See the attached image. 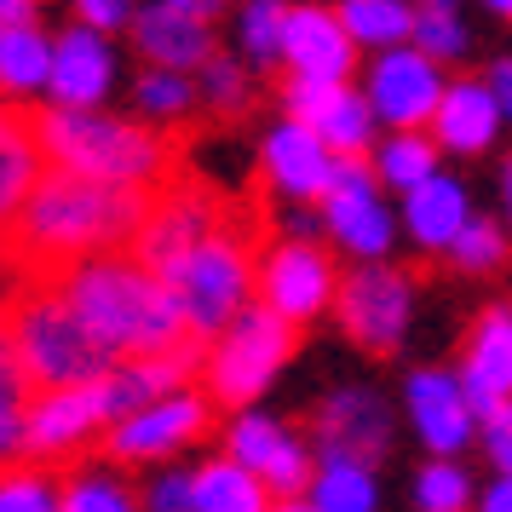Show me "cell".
I'll use <instances>...</instances> for the list:
<instances>
[{"label": "cell", "instance_id": "17", "mask_svg": "<svg viewBox=\"0 0 512 512\" xmlns=\"http://www.w3.org/2000/svg\"><path fill=\"white\" fill-rule=\"evenodd\" d=\"M282 64L311 81H346L357 70V35L346 29L340 6H288Z\"/></svg>", "mask_w": 512, "mask_h": 512}, {"label": "cell", "instance_id": "41", "mask_svg": "<svg viewBox=\"0 0 512 512\" xmlns=\"http://www.w3.org/2000/svg\"><path fill=\"white\" fill-rule=\"evenodd\" d=\"M484 455L501 466V472H512V397L495 403L484 415Z\"/></svg>", "mask_w": 512, "mask_h": 512}, {"label": "cell", "instance_id": "24", "mask_svg": "<svg viewBox=\"0 0 512 512\" xmlns=\"http://www.w3.org/2000/svg\"><path fill=\"white\" fill-rule=\"evenodd\" d=\"M466 219H472L466 213V190L455 179H443V173L420 179L409 190V202H403V225H409V236L426 254H449V242L466 231Z\"/></svg>", "mask_w": 512, "mask_h": 512}, {"label": "cell", "instance_id": "48", "mask_svg": "<svg viewBox=\"0 0 512 512\" xmlns=\"http://www.w3.org/2000/svg\"><path fill=\"white\" fill-rule=\"evenodd\" d=\"M501 196H507V225H512V156H507V167H501Z\"/></svg>", "mask_w": 512, "mask_h": 512}, {"label": "cell", "instance_id": "2", "mask_svg": "<svg viewBox=\"0 0 512 512\" xmlns=\"http://www.w3.org/2000/svg\"><path fill=\"white\" fill-rule=\"evenodd\" d=\"M52 282L64 288V300L87 317V328L116 357H156V351L196 346V328H190L179 294L133 248L81 259V265H70L64 277H52Z\"/></svg>", "mask_w": 512, "mask_h": 512}, {"label": "cell", "instance_id": "46", "mask_svg": "<svg viewBox=\"0 0 512 512\" xmlns=\"http://www.w3.org/2000/svg\"><path fill=\"white\" fill-rule=\"evenodd\" d=\"M162 6H179V12H190V18H219V12H225V0H162Z\"/></svg>", "mask_w": 512, "mask_h": 512}, {"label": "cell", "instance_id": "32", "mask_svg": "<svg viewBox=\"0 0 512 512\" xmlns=\"http://www.w3.org/2000/svg\"><path fill=\"white\" fill-rule=\"evenodd\" d=\"M512 254V236L495 225V219H466V231L449 242V265L466 271V277H484V271H501Z\"/></svg>", "mask_w": 512, "mask_h": 512}, {"label": "cell", "instance_id": "6", "mask_svg": "<svg viewBox=\"0 0 512 512\" xmlns=\"http://www.w3.org/2000/svg\"><path fill=\"white\" fill-rule=\"evenodd\" d=\"M300 346V323L277 317L271 305H242L231 317V328H219L208 340V363H202V380H208V397L219 409H248L277 369L294 357Z\"/></svg>", "mask_w": 512, "mask_h": 512}, {"label": "cell", "instance_id": "39", "mask_svg": "<svg viewBox=\"0 0 512 512\" xmlns=\"http://www.w3.org/2000/svg\"><path fill=\"white\" fill-rule=\"evenodd\" d=\"M420 52H432V58H461L466 52V29L455 18V6H426L415 12V35H409Z\"/></svg>", "mask_w": 512, "mask_h": 512}, {"label": "cell", "instance_id": "10", "mask_svg": "<svg viewBox=\"0 0 512 512\" xmlns=\"http://www.w3.org/2000/svg\"><path fill=\"white\" fill-rule=\"evenodd\" d=\"M213 426V397L208 392H179L156 397V403H144L133 415L110 420V432H104V455L110 461H167V455H179L185 443H196L202 432Z\"/></svg>", "mask_w": 512, "mask_h": 512}, {"label": "cell", "instance_id": "44", "mask_svg": "<svg viewBox=\"0 0 512 512\" xmlns=\"http://www.w3.org/2000/svg\"><path fill=\"white\" fill-rule=\"evenodd\" d=\"M35 24V0H0V29H24Z\"/></svg>", "mask_w": 512, "mask_h": 512}, {"label": "cell", "instance_id": "38", "mask_svg": "<svg viewBox=\"0 0 512 512\" xmlns=\"http://www.w3.org/2000/svg\"><path fill=\"white\" fill-rule=\"evenodd\" d=\"M64 512H144V501L110 472H81L64 484Z\"/></svg>", "mask_w": 512, "mask_h": 512}, {"label": "cell", "instance_id": "15", "mask_svg": "<svg viewBox=\"0 0 512 512\" xmlns=\"http://www.w3.org/2000/svg\"><path fill=\"white\" fill-rule=\"evenodd\" d=\"M403 403H409V420H415L420 443L432 455H461L466 443L478 438V409L466 397L461 374L455 369H415L409 386H403Z\"/></svg>", "mask_w": 512, "mask_h": 512}, {"label": "cell", "instance_id": "45", "mask_svg": "<svg viewBox=\"0 0 512 512\" xmlns=\"http://www.w3.org/2000/svg\"><path fill=\"white\" fill-rule=\"evenodd\" d=\"M489 87L501 98V116H512V58H501V64L489 70Z\"/></svg>", "mask_w": 512, "mask_h": 512}, {"label": "cell", "instance_id": "33", "mask_svg": "<svg viewBox=\"0 0 512 512\" xmlns=\"http://www.w3.org/2000/svg\"><path fill=\"white\" fill-rule=\"evenodd\" d=\"M472 478L466 466H455V455H438L432 466H420L415 478V507L420 512H472Z\"/></svg>", "mask_w": 512, "mask_h": 512}, {"label": "cell", "instance_id": "42", "mask_svg": "<svg viewBox=\"0 0 512 512\" xmlns=\"http://www.w3.org/2000/svg\"><path fill=\"white\" fill-rule=\"evenodd\" d=\"M75 6H81V24H93V29H116L133 18L127 0H75Z\"/></svg>", "mask_w": 512, "mask_h": 512}, {"label": "cell", "instance_id": "14", "mask_svg": "<svg viewBox=\"0 0 512 512\" xmlns=\"http://www.w3.org/2000/svg\"><path fill=\"white\" fill-rule=\"evenodd\" d=\"M443 98V75L438 58L420 47H386V58L369 75V104L380 121H392L397 133L432 127V110Z\"/></svg>", "mask_w": 512, "mask_h": 512}, {"label": "cell", "instance_id": "13", "mask_svg": "<svg viewBox=\"0 0 512 512\" xmlns=\"http://www.w3.org/2000/svg\"><path fill=\"white\" fill-rule=\"evenodd\" d=\"M110 432V409H104V386H47L29 403V455L35 461H70L93 438Z\"/></svg>", "mask_w": 512, "mask_h": 512}, {"label": "cell", "instance_id": "30", "mask_svg": "<svg viewBox=\"0 0 512 512\" xmlns=\"http://www.w3.org/2000/svg\"><path fill=\"white\" fill-rule=\"evenodd\" d=\"M374 104L363 93H351V87H340V98L328 104V116L317 121V133L328 139V150L334 156H369V139H374Z\"/></svg>", "mask_w": 512, "mask_h": 512}, {"label": "cell", "instance_id": "11", "mask_svg": "<svg viewBox=\"0 0 512 512\" xmlns=\"http://www.w3.org/2000/svg\"><path fill=\"white\" fill-rule=\"evenodd\" d=\"M380 167L369 156H334V185L323 190V231L351 259L392 254V213L380 208Z\"/></svg>", "mask_w": 512, "mask_h": 512}, {"label": "cell", "instance_id": "31", "mask_svg": "<svg viewBox=\"0 0 512 512\" xmlns=\"http://www.w3.org/2000/svg\"><path fill=\"white\" fill-rule=\"evenodd\" d=\"M340 18H346V29L357 41H369V47H403V41L415 35V12H409L403 0H346Z\"/></svg>", "mask_w": 512, "mask_h": 512}, {"label": "cell", "instance_id": "16", "mask_svg": "<svg viewBox=\"0 0 512 512\" xmlns=\"http://www.w3.org/2000/svg\"><path fill=\"white\" fill-rule=\"evenodd\" d=\"M392 443V409L363 386H346L317 403L311 415V449L317 455H351V461H380Z\"/></svg>", "mask_w": 512, "mask_h": 512}, {"label": "cell", "instance_id": "43", "mask_svg": "<svg viewBox=\"0 0 512 512\" xmlns=\"http://www.w3.org/2000/svg\"><path fill=\"white\" fill-rule=\"evenodd\" d=\"M472 512H512V472H501V478L472 501Z\"/></svg>", "mask_w": 512, "mask_h": 512}, {"label": "cell", "instance_id": "19", "mask_svg": "<svg viewBox=\"0 0 512 512\" xmlns=\"http://www.w3.org/2000/svg\"><path fill=\"white\" fill-rule=\"evenodd\" d=\"M265 179L294 196V202H323V190L334 185V150L317 127L305 121H282L265 139Z\"/></svg>", "mask_w": 512, "mask_h": 512}, {"label": "cell", "instance_id": "4", "mask_svg": "<svg viewBox=\"0 0 512 512\" xmlns=\"http://www.w3.org/2000/svg\"><path fill=\"white\" fill-rule=\"evenodd\" d=\"M265 248H271V208H265V173H259V185H248V196H236L231 219L167 271V288L179 294L196 340H213L219 328H231V317L254 294Z\"/></svg>", "mask_w": 512, "mask_h": 512}, {"label": "cell", "instance_id": "21", "mask_svg": "<svg viewBox=\"0 0 512 512\" xmlns=\"http://www.w3.org/2000/svg\"><path fill=\"white\" fill-rule=\"evenodd\" d=\"M495 133H501V98H495V87L472 81V75L449 81L438 110H432V139L443 150H455V156H484L495 144Z\"/></svg>", "mask_w": 512, "mask_h": 512}, {"label": "cell", "instance_id": "47", "mask_svg": "<svg viewBox=\"0 0 512 512\" xmlns=\"http://www.w3.org/2000/svg\"><path fill=\"white\" fill-rule=\"evenodd\" d=\"M271 512H323V507H317L311 495H282V501H277Z\"/></svg>", "mask_w": 512, "mask_h": 512}, {"label": "cell", "instance_id": "18", "mask_svg": "<svg viewBox=\"0 0 512 512\" xmlns=\"http://www.w3.org/2000/svg\"><path fill=\"white\" fill-rule=\"evenodd\" d=\"M461 386L472 409L489 415L495 403L512 397V305H484L461 340Z\"/></svg>", "mask_w": 512, "mask_h": 512}, {"label": "cell", "instance_id": "29", "mask_svg": "<svg viewBox=\"0 0 512 512\" xmlns=\"http://www.w3.org/2000/svg\"><path fill=\"white\" fill-rule=\"evenodd\" d=\"M438 139H426V133H397V139L380 144V156H374V167H380V185L392 190H415L420 179H432L438 173Z\"/></svg>", "mask_w": 512, "mask_h": 512}, {"label": "cell", "instance_id": "28", "mask_svg": "<svg viewBox=\"0 0 512 512\" xmlns=\"http://www.w3.org/2000/svg\"><path fill=\"white\" fill-rule=\"evenodd\" d=\"M41 81H52V47H47V35H41L35 24L0 29V87L24 93V87H41Z\"/></svg>", "mask_w": 512, "mask_h": 512}, {"label": "cell", "instance_id": "26", "mask_svg": "<svg viewBox=\"0 0 512 512\" xmlns=\"http://www.w3.org/2000/svg\"><path fill=\"white\" fill-rule=\"evenodd\" d=\"M196 512H271L277 495L259 478L254 466H242L236 455H219V461L196 466Z\"/></svg>", "mask_w": 512, "mask_h": 512}, {"label": "cell", "instance_id": "8", "mask_svg": "<svg viewBox=\"0 0 512 512\" xmlns=\"http://www.w3.org/2000/svg\"><path fill=\"white\" fill-rule=\"evenodd\" d=\"M231 208H236V196L213 190L208 179H196L185 167L173 185L156 190V208H150V219L139 225V236H133V254H139L156 277H167L202 236H213L231 219Z\"/></svg>", "mask_w": 512, "mask_h": 512}, {"label": "cell", "instance_id": "27", "mask_svg": "<svg viewBox=\"0 0 512 512\" xmlns=\"http://www.w3.org/2000/svg\"><path fill=\"white\" fill-rule=\"evenodd\" d=\"M323 512H380V484L369 461L351 455H317V478L305 489Z\"/></svg>", "mask_w": 512, "mask_h": 512}, {"label": "cell", "instance_id": "7", "mask_svg": "<svg viewBox=\"0 0 512 512\" xmlns=\"http://www.w3.org/2000/svg\"><path fill=\"white\" fill-rule=\"evenodd\" d=\"M334 317H340L351 346H363L369 357H392L409 334V317H415V271L363 259L357 271L340 277Z\"/></svg>", "mask_w": 512, "mask_h": 512}, {"label": "cell", "instance_id": "50", "mask_svg": "<svg viewBox=\"0 0 512 512\" xmlns=\"http://www.w3.org/2000/svg\"><path fill=\"white\" fill-rule=\"evenodd\" d=\"M426 6H455V0H426Z\"/></svg>", "mask_w": 512, "mask_h": 512}, {"label": "cell", "instance_id": "3", "mask_svg": "<svg viewBox=\"0 0 512 512\" xmlns=\"http://www.w3.org/2000/svg\"><path fill=\"white\" fill-rule=\"evenodd\" d=\"M35 139L47 150V167L87 173V179H116V185H173L185 173V127H139L98 110L52 104L35 110Z\"/></svg>", "mask_w": 512, "mask_h": 512}, {"label": "cell", "instance_id": "9", "mask_svg": "<svg viewBox=\"0 0 512 512\" xmlns=\"http://www.w3.org/2000/svg\"><path fill=\"white\" fill-rule=\"evenodd\" d=\"M334 294H340V271H334V254L311 236H288V242H271L259 254V282H254V300L271 305L277 317L288 323H311L334 311Z\"/></svg>", "mask_w": 512, "mask_h": 512}, {"label": "cell", "instance_id": "22", "mask_svg": "<svg viewBox=\"0 0 512 512\" xmlns=\"http://www.w3.org/2000/svg\"><path fill=\"white\" fill-rule=\"evenodd\" d=\"M133 47H139L156 70H202L213 58V24L208 18H190L179 6L150 0L139 18H133Z\"/></svg>", "mask_w": 512, "mask_h": 512}, {"label": "cell", "instance_id": "5", "mask_svg": "<svg viewBox=\"0 0 512 512\" xmlns=\"http://www.w3.org/2000/svg\"><path fill=\"white\" fill-rule=\"evenodd\" d=\"M6 323H12V340H18V357H24L35 392H47V386H93V380H104L121 363L116 351L87 328V317L64 300L58 282H29L24 294L6 305Z\"/></svg>", "mask_w": 512, "mask_h": 512}, {"label": "cell", "instance_id": "37", "mask_svg": "<svg viewBox=\"0 0 512 512\" xmlns=\"http://www.w3.org/2000/svg\"><path fill=\"white\" fill-rule=\"evenodd\" d=\"M0 512H64V489L35 466H6L0 472Z\"/></svg>", "mask_w": 512, "mask_h": 512}, {"label": "cell", "instance_id": "23", "mask_svg": "<svg viewBox=\"0 0 512 512\" xmlns=\"http://www.w3.org/2000/svg\"><path fill=\"white\" fill-rule=\"evenodd\" d=\"M52 98L70 110H93L98 98L110 93V47L93 24L64 29V41L52 47Z\"/></svg>", "mask_w": 512, "mask_h": 512}, {"label": "cell", "instance_id": "49", "mask_svg": "<svg viewBox=\"0 0 512 512\" xmlns=\"http://www.w3.org/2000/svg\"><path fill=\"white\" fill-rule=\"evenodd\" d=\"M489 6H495V12H507V18H512V0H489Z\"/></svg>", "mask_w": 512, "mask_h": 512}, {"label": "cell", "instance_id": "40", "mask_svg": "<svg viewBox=\"0 0 512 512\" xmlns=\"http://www.w3.org/2000/svg\"><path fill=\"white\" fill-rule=\"evenodd\" d=\"M144 512H196V478H190V472H162V478H150Z\"/></svg>", "mask_w": 512, "mask_h": 512}, {"label": "cell", "instance_id": "34", "mask_svg": "<svg viewBox=\"0 0 512 512\" xmlns=\"http://www.w3.org/2000/svg\"><path fill=\"white\" fill-rule=\"evenodd\" d=\"M133 104L156 121H179L196 110V87H190L185 70H156L150 64V75H139V87H133Z\"/></svg>", "mask_w": 512, "mask_h": 512}, {"label": "cell", "instance_id": "36", "mask_svg": "<svg viewBox=\"0 0 512 512\" xmlns=\"http://www.w3.org/2000/svg\"><path fill=\"white\" fill-rule=\"evenodd\" d=\"M282 35H288V6L282 0H248L242 6V47L254 64H277Z\"/></svg>", "mask_w": 512, "mask_h": 512}, {"label": "cell", "instance_id": "35", "mask_svg": "<svg viewBox=\"0 0 512 512\" xmlns=\"http://www.w3.org/2000/svg\"><path fill=\"white\" fill-rule=\"evenodd\" d=\"M202 98H208V110L219 121H236V116H248V110H254V81L236 70L231 58H219V52H213L208 64H202Z\"/></svg>", "mask_w": 512, "mask_h": 512}, {"label": "cell", "instance_id": "20", "mask_svg": "<svg viewBox=\"0 0 512 512\" xmlns=\"http://www.w3.org/2000/svg\"><path fill=\"white\" fill-rule=\"evenodd\" d=\"M41 173H47V150L35 139V110L29 104H0V236L18 225Z\"/></svg>", "mask_w": 512, "mask_h": 512}, {"label": "cell", "instance_id": "1", "mask_svg": "<svg viewBox=\"0 0 512 512\" xmlns=\"http://www.w3.org/2000/svg\"><path fill=\"white\" fill-rule=\"evenodd\" d=\"M156 190L162 185H116V179H87V173L47 167L41 185L29 190L18 225L0 242L29 271V282H52L81 259L133 248L139 225L156 208Z\"/></svg>", "mask_w": 512, "mask_h": 512}, {"label": "cell", "instance_id": "25", "mask_svg": "<svg viewBox=\"0 0 512 512\" xmlns=\"http://www.w3.org/2000/svg\"><path fill=\"white\" fill-rule=\"evenodd\" d=\"M29 403H35V380H29L12 323L0 311V472L18 466V455H29Z\"/></svg>", "mask_w": 512, "mask_h": 512}, {"label": "cell", "instance_id": "12", "mask_svg": "<svg viewBox=\"0 0 512 512\" xmlns=\"http://www.w3.org/2000/svg\"><path fill=\"white\" fill-rule=\"evenodd\" d=\"M225 455H236L242 466H254L259 478L271 484V495H305L317 478V449L305 438H294L282 420L254 415V409H236L231 432H225Z\"/></svg>", "mask_w": 512, "mask_h": 512}]
</instances>
